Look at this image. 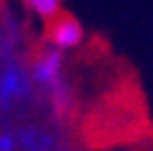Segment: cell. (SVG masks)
Returning <instances> with one entry per match:
<instances>
[{
	"label": "cell",
	"instance_id": "obj_1",
	"mask_svg": "<svg viewBox=\"0 0 153 151\" xmlns=\"http://www.w3.org/2000/svg\"><path fill=\"white\" fill-rule=\"evenodd\" d=\"M29 73H32V83L36 88V95L46 105L49 115L53 120H66L75 105L66 54L53 49L51 44H44L39 51L32 54Z\"/></svg>",
	"mask_w": 153,
	"mask_h": 151
},
{
	"label": "cell",
	"instance_id": "obj_2",
	"mask_svg": "<svg viewBox=\"0 0 153 151\" xmlns=\"http://www.w3.org/2000/svg\"><path fill=\"white\" fill-rule=\"evenodd\" d=\"M36 98V88L32 83L29 61L25 56L0 61V115L12 117L32 105Z\"/></svg>",
	"mask_w": 153,
	"mask_h": 151
},
{
	"label": "cell",
	"instance_id": "obj_3",
	"mask_svg": "<svg viewBox=\"0 0 153 151\" xmlns=\"http://www.w3.org/2000/svg\"><path fill=\"white\" fill-rule=\"evenodd\" d=\"M85 42H88V29L73 15L63 12L46 25V44H51L53 49H59L63 54L78 51Z\"/></svg>",
	"mask_w": 153,
	"mask_h": 151
},
{
	"label": "cell",
	"instance_id": "obj_4",
	"mask_svg": "<svg viewBox=\"0 0 153 151\" xmlns=\"http://www.w3.org/2000/svg\"><path fill=\"white\" fill-rule=\"evenodd\" d=\"M25 46V25L12 15H5L0 20V61L20 56Z\"/></svg>",
	"mask_w": 153,
	"mask_h": 151
},
{
	"label": "cell",
	"instance_id": "obj_5",
	"mask_svg": "<svg viewBox=\"0 0 153 151\" xmlns=\"http://www.w3.org/2000/svg\"><path fill=\"white\" fill-rule=\"evenodd\" d=\"M22 5L42 22H51L59 15H63V0H22Z\"/></svg>",
	"mask_w": 153,
	"mask_h": 151
}]
</instances>
